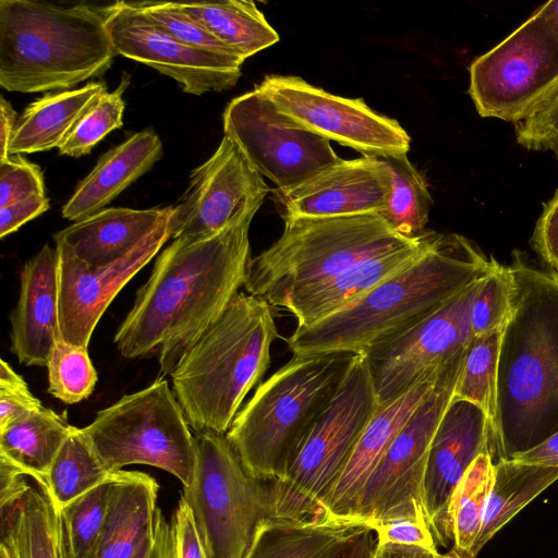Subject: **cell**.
I'll list each match as a JSON object with an SVG mask.
<instances>
[{
  "label": "cell",
  "mask_w": 558,
  "mask_h": 558,
  "mask_svg": "<svg viewBox=\"0 0 558 558\" xmlns=\"http://www.w3.org/2000/svg\"><path fill=\"white\" fill-rule=\"evenodd\" d=\"M256 213L215 233L174 239L161 251L114 333L122 356L157 351V378L171 375L244 286L251 260L248 231Z\"/></svg>",
  "instance_id": "obj_1"
},
{
  "label": "cell",
  "mask_w": 558,
  "mask_h": 558,
  "mask_svg": "<svg viewBox=\"0 0 558 558\" xmlns=\"http://www.w3.org/2000/svg\"><path fill=\"white\" fill-rule=\"evenodd\" d=\"M508 269L512 307L498 360L494 464L558 430V275L519 251Z\"/></svg>",
  "instance_id": "obj_2"
},
{
  "label": "cell",
  "mask_w": 558,
  "mask_h": 558,
  "mask_svg": "<svg viewBox=\"0 0 558 558\" xmlns=\"http://www.w3.org/2000/svg\"><path fill=\"white\" fill-rule=\"evenodd\" d=\"M497 260L457 233H438L414 264L366 295L287 339L294 357L330 353L364 354L378 342L435 312L486 278Z\"/></svg>",
  "instance_id": "obj_3"
},
{
  "label": "cell",
  "mask_w": 558,
  "mask_h": 558,
  "mask_svg": "<svg viewBox=\"0 0 558 558\" xmlns=\"http://www.w3.org/2000/svg\"><path fill=\"white\" fill-rule=\"evenodd\" d=\"M278 337L265 300L238 293L171 373L172 390L195 434L226 435L270 364Z\"/></svg>",
  "instance_id": "obj_4"
},
{
  "label": "cell",
  "mask_w": 558,
  "mask_h": 558,
  "mask_svg": "<svg viewBox=\"0 0 558 558\" xmlns=\"http://www.w3.org/2000/svg\"><path fill=\"white\" fill-rule=\"evenodd\" d=\"M106 7L0 0V86L68 90L105 74L116 54Z\"/></svg>",
  "instance_id": "obj_5"
},
{
  "label": "cell",
  "mask_w": 558,
  "mask_h": 558,
  "mask_svg": "<svg viewBox=\"0 0 558 558\" xmlns=\"http://www.w3.org/2000/svg\"><path fill=\"white\" fill-rule=\"evenodd\" d=\"M353 353L292 357L262 383L226 434L245 470L271 483L338 390Z\"/></svg>",
  "instance_id": "obj_6"
},
{
  "label": "cell",
  "mask_w": 558,
  "mask_h": 558,
  "mask_svg": "<svg viewBox=\"0 0 558 558\" xmlns=\"http://www.w3.org/2000/svg\"><path fill=\"white\" fill-rule=\"evenodd\" d=\"M283 218L281 235L251 258L244 282L248 294L265 300L270 306L361 260L418 239L400 235L380 214Z\"/></svg>",
  "instance_id": "obj_7"
},
{
  "label": "cell",
  "mask_w": 558,
  "mask_h": 558,
  "mask_svg": "<svg viewBox=\"0 0 558 558\" xmlns=\"http://www.w3.org/2000/svg\"><path fill=\"white\" fill-rule=\"evenodd\" d=\"M379 408L368 362L356 354L280 475L267 483L271 517L302 519L319 513L320 501Z\"/></svg>",
  "instance_id": "obj_8"
},
{
  "label": "cell",
  "mask_w": 558,
  "mask_h": 558,
  "mask_svg": "<svg viewBox=\"0 0 558 558\" xmlns=\"http://www.w3.org/2000/svg\"><path fill=\"white\" fill-rule=\"evenodd\" d=\"M82 430L110 473L131 464H146L169 472L183 487L193 481L195 436L165 378L99 410Z\"/></svg>",
  "instance_id": "obj_9"
},
{
  "label": "cell",
  "mask_w": 558,
  "mask_h": 558,
  "mask_svg": "<svg viewBox=\"0 0 558 558\" xmlns=\"http://www.w3.org/2000/svg\"><path fill=\"white\" fill-rule=\"evenodd\" d=\"M196 468L181 496L209 558H245L259 524L271 517L267 483L243 466L226 435L195 434Z\"/></svg>",
  "instance_id": "obj_10"
},
{
  "label": "cell",
  "mask_w": 558,
  "mask_h": 558,
  "mask_svg": "<svg viewBox=\"0 0 558 558\" xmlns=\"http://www.w3.org/2000/svg\"><path fill=\"white\" fill-rule=\"evenodd\" d=\"M466 348L442 367L430 393L387 449L362 492L355 519L368 526L399 515H415L428 522L423 501L428 450L452 400Z\"/></svg>",
  "instance_id": "obj_11"
},
{
  "label": "cell",
  "mask_w": 558,
  "mask_h": 558,
  "mask_svg": "<svg viewBox=\"0 0 558 558\" xmlns=\"http://www.w3.org/2000/svg\"><path fill=\"white\" fill-rule=\"evenodd\" d=\"M222 121L225 136L281 194L341 160L328 140L299 124L256 87L233 98Z\"/></svg>",
  "instance_id": "obj_12"
},
{
  "label": "cell",
  "mask_w": 558,
  "mask_h": 558,
  "mask_svg": "<svg viewBox=\"0 0 558 558\" xmlns=\"http://www.w3.org/2000/svg\"><path fill=\"white\" fill-rule=\"evenodd\" d=\"M481 117L517 123L558 84V45L536 11L470 65Z\"/></svg>",
  "instance_id": "obj_13"
},
{
  "label": "cell",
  "mask_w": 558,
  "mask_h": 558,
  "mask_svg": "<svg viewBox=\"0 0 558 558\" xmlns=\"http://www.w3.org/2000/svg\"><path fill=\"white\" fill-rule=\"evenodd\" d=\"M482 281L363 354L379 407L400 397L468 347L472 340L471 310Z\"/></svg>",
  "instance_id": "obj_14"
},
{
  "label": "cell",
  "mask_w": 558,
  "mask_h": 558,
  "mask_svg": "<svg viewBox=\"0 0 558 558\" xmlns=\"http://www.w3.org/2000/svg\"><path fill=\"white\" fill-rule=\"evenodd\" d=\"M256 88L302 126L363 156L407 155L410 149L411 137L400 123L362 98L337 96L292 75H267Z\"/></svg>",
  "instance_id": "obj_15"
},
{
  "label": "cell",
  "mask_w": 558,
  "mask_h": 558,
  "mask_svg": "<svg viewBox=\"0 0 558 558\" xmlns=\"http://www.w3.org/2000/svg\"><path fill=\"white\" fill-rule=\"evenodd\" d=\"M106 26L116 53L173 78L191 95L233 87L243 60L187 46L161 29L133 2L106 7Z\"/></svg>",
  "instance_id": "obj_16"
},
{
  "label": "cell",
  "mask_w": 558,
  "mask_h": 558,
  "mask_svg": "<svg viewBox=\"0 0 558 558\" xmlns=\"http://www.w3.org/2000/svg\"><path fill=\"white\" fill-rule=\"evenodd\" d=\"M269 191L239 146L223 135L209 159L192 171L184 195L172 207L170 239L215 233L258 211Z\"/></svg>",
  "instance_id": "obj_17"
},
{
  "label": "cell",
  "mask_w": 558,
  "mask_h": 558,
  "mask_svg": "<svg viewBox=\"0 0 558 558\" xmlns=\"http://www.w3.org/2000/svg\"><path fill=\"white\" fill-rule=\"evenodd\" d=\"M484 452L490 453V426L486 414L469 401L452 399L432 439L423 485L424 507L437 544L451 542L448 508L452 494Z\"/></svg>",
  "instance_id": "obj_18"
},
{
  "label": "cell",
  "mask_w": 558,
  "mask_h": 558,
  "mask_svg": "<svg viewBox=\"0 0 558 558\" xmlns=\"http://www.w3.org/2000/svg\"><path fill=\"white\" fill-rule=\"evenodd\" d=\"M169 239L166 227L121 260L101 268H88L57 251L61 338L88 348L93 331L109 304Z\"/></svg>",
  "instance_id": "obj_19"
},
{
  "label": "cell",
  "mask_w": 558,
  "mask_h": 558,
  "mask_svg": "<svg viewBox=\"0 0 558 558\" xmlns=\"http://www.w3.org/2000/svg\"><path fill=\"white\" fill-rule=\"evenodd\" d=\"M390 194V173L374 157L343 160L282 194L283 217L380 214Z\"/></svg>",
  "instance_id": "obj_20"
},
{
  "label": "cell",
  "mask_w": 558,
  "mask_h": 558,
  "mask_svg": "<svg viewBox=\"0 0 558 558\" xmlns=\"http://www.w3.org/2000/svg\"><path fill=\"white\" fill-rule=\"evenodd\" d=\"M59 257L45 244L21 271L20 295L11 312V352L26 366H47L59 325Z\"/></svg>",
  "instance_id": "obj_21"
},
{
  "label": "cell",
  "mask_w": 558,
  "mask_h": 558,
  "mask_svg": "<svg viewBox=\"0 0 558 558\" xmlns=\"http://www.w3.org/2000/svg\"><path fill=\"white\" fill-rule=\"evenodd\" d=\"M444 366L379 408L359 438L341 474L320 501L319 513L355 519L353 514L369 476L402 427L430 393Z\"/></svg>",
  "instance_id": "obj_22"
},
{
  "label": "cell",
  "mask_w": 558,
  "mask_h": 558,
  "mask_svg": "<svg viewBox=\"0 0 558 558\" xmlns=\"http://www.w3.org/2000/svg\"><path fill=\"white\" fill-rule=\"evenodd\" d=\"M437 235L426 231L410 244L361 260L324 282L286 296L277 307L293 314L296 327L311 326L356 302L414 264L430 248Z\"/></svg>",
  "instance_id": "obj_23"
},
{
  "label": "cell",
  "mask_w": 558,
  "mask_h": 558,
  "mask_svg": "<svg viewBox=\"0 0 558 558\" xmlns=\"http://www.w3.org/2000/svg\"><path fill=\"white\" fill-rule=\"evenodd\" d=\"M172 207L105 208L56 232L58 252L88 268L110 266L168 227Z\"/></svg>",
  "instance_id": "obj_24"
},
{
  "label": "cell",
  "mask_w": 558,
  "mask_h": 558,
  "mask_svg": "<svg viewBox=\"0 0 558 558\" xmlns=\"http://www.w3.org/2000/svg\"><path fill=\"white\" fill-rule=\"evenodd\" d=\"M161 156L162 143L153 130L134 133L99 158L63 205L62 217L76 222L105 209Z\"/></svg>",
  "instance_id": "obj_25"
},
{
  "label": "cell",
  "mask_w": 558,
  "mask_h": 558,
  "mask_svg": "<svg viewBox=\"0 0 558 558\" xmlns=\"http://www.w3.org/2000/svg\"><path fill=\"white\" fill-rule=\"evenodd\" d=\"M356 519L325 512L302 519L267 518L245 558H332L365 530Z\"/></svg>",
  "instance_id": "obj_26"
},
{
  "label": "cell",
  "mask_w": 558,
  "mask_h": 558,
  "mask_svg": "<svg viewBox=\"0 0 558 558\" xmlns=\"http://www.w3.org/2000/svg\"><path fill=\"white\" fill-rule=\"evenodd\" d=\"M159 485L142 472L117 471L107 515L92 558H132L154 530Z\"/></svg>",
  "instance_id": "obj_27"
},
{
  "label": "cell",
  "mask_w": 558,
  "mask_h": 558,
  "mask_svg": "<svg viewBox=\"0 0 558 558\" xmlns=\"http://www.w3.org/2000/svg\"><path fill=\"white\" fill-rule=\"evenodd\" d=\"M31 478L20 498L0 507V544L14 558H70L59 508L46 482Z\"/></svg>",
  "instance_id": "obj_28"
},
{
  "label": "cell",
  "mask_w": 558,
  "mask_h": 558,
  "mask_svg": "<svg viewBox=\"0 0 558 558\" xmlns=\"http://www.w3.org/2000/svg\"><path fill=\"white\" fill-rule=\"evenodd\" d=\"M105 93V83L90 82L78 88L49 93L36 99L17 119L9 155L59 148L80 118Z\"/></svg>",
  "instance_id": "obj_29"
},
{
  "label": "cell",
  "mask_w": 558,
  "mask_h": 558,
  "mask_svg": "<svg viewBox=\"0 0 558 558\" xmlns=\"http://www.w3.org/2000/svg\"><path fill=\"white\" fill-rule=\"evenodd\" d=\"M558 480V468L504 460L494 464V481L480 534L469 558L480 550L521 509Z\"/></svg>",
  "instance_id": "obj_30"
},
{
  "label": "cell",
  "mask_w": 558,
  "mask_h": 558,
  "mask_svg": "<svg viewBox=\"0 0 558 558\" xmlns=\"http://www.w3.org/2000/svg\"><path fill=\"white\" fill-rule=\"evenodd\" d=\"M177 3L243 61L279 41L278 33L253 1Z\"/></svg>",
  "instance_id": "obj_31"
},
{
  "label": "cell",
  "mask_w": 558,
  "mask_h": 558,
  "mask_svg": "<svg viewBox=\"0 0 558 558\" xmlns=\"http://www.w3.org/2000/svg\"><path fill=\"white\" fill-rule=\"evenodd\" d=\"M71 426L65 416L44 407L0 432V459L46 482Z\"/></svg>",
  "instance_id": "obj_32"
},
{
  "label": "cell",
  "mask_w": 558,
  "mask_h": 558,
  "mask_svg": "<svg viewBox=\"0 0 558 558\" xmlns=\"http://www.w3.org/2000/svg\"><path fill=\"white\" fill-rule=\"evenodd\" d=\"M390 173V194L380 213L387 223L400 235L416 239L426 233L433 205L423 175L407 155L380 157Z\"/></svg>",
  "instance_id": "obj_33"
},
{
  "label": "cell",
  "mask_w": 558,
  "mask_h": 558,
  "mask_svg": "<svg viewBox=\"0 0 558 558\" xmlns=\"http://www.w3.org/2000/svg\"><path fill=\"white\" fill-rule=\"evenodd\" d=\"M494 481V463L489 452L480 454L452 494L448 508V526L452 551L469 558L484 518Z\"/></svg>",
  "instance_id": "obj_34"
},
{
  "label": "cell",
  "mask_w": 558,
  "mask_h": 558,
  "mask_svg": "<svg viewBox=\"0 0 558 558\" xmlns=\"http://www.w3.org/2000/svg\"><path fill=\"white\" fill-rule=\"evenodd\" d=\"M108 472L94 453L82 428L71 426L58 451L46 484L59 509L104 483Z\"/></svg>",
  "instance_id": "obj_35"
},
{
  "label": "cell",
  "mask_w": 558,
  "mask_h": 558,
  "mask_svg": "<svg viewBox=\"0 0 558 558\" xmlns=\"http://www.w3.org/2000/svg\"><path fill=\"white\" fill-rule=\"evenodd\" d=\"M502 331L470 341L452 399L478 407L487 416L490 434L496 418L497 372Z\"/></svg>",
  "instance_id": "obj_36"
},
{
  "label": "cell",
  "mask_w": 558,
  "mask_h": 558,
  "mask_svg": "<svg viewBox=\"0 0 558 558\" xmlns=\"http://www.w3.org/2000/svg\"><path fill=\"white\" fill-rule=\"evenodd\" d=\"M113 474L100 485L59 509L70 558H92L107 515Z\"/></svg>",
  "instance_id": "obj_37"
},
{
  "label": "cell",
  "mask_w": 558,
  "mask_h": 558,
  "mask_svg": "<svg viewBox=\"0 0 558 558\" xmlns=\"http://www.w3.org/2000/svg\"><path fill=\"white\" fill-rule=\"evenodd\" d=\"M48 392L66 404L90 397L97 384V372L88 348L75 345L60 338L49 356Z\"/></svg>",
  "instance_id": "obj_38"
},
{
  "label": "cell",
  "mask_w": 558,
  "mask_h": 558,
  "mask_svg": "<svg viewBox=\"0 0 558 558\" xmlns=\"http://www.w3.org/2000/svg\"><path fill=\"white\" fill-rule=\"evenodd\" d=\"M128 85L129 80L122 78L113 92L105 93L85 111L58 148L61 155H87L106 135L123 125L125 104L122 95Z\"/></svg>",
  "instance_id": "obj_39"
},
{
  "label": "cell",
  "mask_w": 558,
  "mask_h": 558,
  "mask_svg": "<svg viewBox=\"0 0 558 558\" xmlns=\"http://www.w3.org/2000/svg\"><path fill=\"white\" fill-rule=\"evenodd\" d=\"M512 282L508 266L498 262L483 279L471 310L472 338L502 331L511 315Z\"/></svg>",
  "instance_id": "obj_40"
},
{
  "label": "cell",
  "mask_w": 558,
  "mask_h": 558,
  "mask_svg": "<svg viewBox=\"0 0 558 558\" xmlns=\"http://www.w3.org/2000/svg\"><path fill=\"white\" fill-rule=\"evenodd\" d=\"M133 3L161 29L179 41L196 49L241 59L184 12L177 2L143 1Z\"/></svg>",
  "instance_id": "obj_41"
},
{
  "label": "cell",
  "mask_w": 558,
  "mask_h": 558,
  "mask_svg": "<svg viewBox=\"0 0 558 558\" xmlns=\"http://www.w3.org/2000/svg\"><path fill=\"white\" fill-rule=\"evenodd\" d=\"M517 142L530 150H549L558 162V84L522 120L514 123Z\"/></svg>",
  "instance_id": "obj_42"
},
{
  "label": "cell",
  "mask_w": 558,
  "mask_h": 558,
  "mask_svg": "<svg viewBox=\"0 0 558 558\" xmlns=\"http://www.w3.org/2000/svg\"><path fill=\"white\" fill-rule=\"evenodd\" d=\"M33 195H46L40 168L20 154L0 161V208Z\"/></svg>",
  "instance_id": "obj_43"
},
{
  "label": "cell",
  "mask_w": 558,
  "mask_h": 558,
  "mask_svg": "<svg viewBox=\"0 0 558 558\" xmlns=\"http://www.w3.org/2000/svg\"><path fill=\"white\" fill-rule=\"evenodd\" d=\"M369 527L375 534L377 545H401L438 553L430 526L423 518L399 515L375 521Z\"/></svg>",
  "instance_id": "obj_44"
},
{
  "label": "cell",
  "mask_w": 558,
  "mask_h": 558,
  "mask_svg": "<svg viewBox=\"0 0 558 558\" xmlns=\"http://www.w3.org/2000/svg\"><path fill=\"white\" fill-rule=\"evenodd\" d=\"M531 245L549 270L558 275V189L544 204L535 225Z\"/></svg>",
  "instance_id": "obj_45"
},
{
  "label": "cell",
  "mask_w": 558,
  "mask_h": 558,
  "mask_svg": "<svg viewBox=\"0 0 558 558\" xmlns=\"http://www.w3.org/2000/svg\"><path fill=\"white\" fill-rule=\"evenodd\" d=\"M41 408L44 405L31 392L23 378L15 383L0 384V432Z\"/></svg>",
  "instance_id": "obj_46"
},
{
  "label": "cell",
  "mask_w": 558,
  "mask_h": 558,
  "mask_svg": "<svg viewBox=\"0 0 558 558\" xmlns=\"http://www.w3.org/2000/svg\"><path fill=\"white\" fill-rule=\"evenodd\" d=\"M173 558H209L198 535L191 509L180 497L171 517Z\"/></svg>",
  "instance_id": "obj_47"
},
{
  "label": "cell",
  "mask_w": 558,
  "mask_h": 558,
  "mask_svg": "<svg viewBox=\"0 0 558 558\" xmlns=\"http://www.w3.org/2000/svg\"><path fill=\"white\" fill-rule=\"evenodd\" d=\"M49 208L46 195H33L0 208V238L17 231L24 223L40 216Z\"/></svg>",
  "instance_id": "obj_48"
},
{
  "label": "cell",
  "mask_w": 558,
  "mask_h": 558,
  "mask_svg": "<svg viewBox=\"0 0 558 558\" xmlns=\"http://www.w3.org/2000/svg\"><path fill=\"white\" fill-rule=\"evenodd\" d=\"M132 558H173L171 524L160 509L154 530L143 538Z\"/></svg>",
  "instance_id": "obj_49"
},
{
  "label": "cell",
  "mask_w": 558,
  "mask_h": 558,
  "mask_svg": "<svg viewBox=\"0 0 558 558\" xmlns=\"http://www.w3.org/2000/svg\"><path fill=\"white\" fill-rule=\"evenodd\" d=\"M511 459L529 464L558 468V430L531 449L514 454Z\"/></svg>",
  "instance_id": "obj_50"
},
{
  "label": "cell",
  "mask_w": 558,
  "mask_h": 558,
  "mask_svg": "<svg viewBox=\"0 0 558 558\" xmlns=\"http://www.w3.org/2000/svg\"><path fill=\"white\" fill-rule=\"evenodd\" d=\"M16 112L12 105L0 97V161L9 156V145L16 126Z\"/></svg>",
  "instance_id": "obj_51"
},
{
  "label": "cell",
  "mask_w": 558,
  "mask_h": 558,
  "mask_svg": "<svg viewBox=\"0 0 558 558\" xmlns=\"http://www.w3.org/2000/svg\"><path fill=\"white\" fill-rule=\"evenodd\" d=\"M375 544V534L372 529H367L345 545L332 558H372Z\"/></svg>",
  "instance_id": "obj_52"
},
{
  "label": "cell",
  "mask_w": 558,
  "mask_h": 558,
  "mask_svg": "<svg viewBox=\"0 0 558 558\" xmlns=\"http://www.w3.org/2000/svg\"><path fill=\"white\" fill-rule=\"evenodd\" d=\"M438 554L418 547L375 544L372 558H436Z\"/></svg>",
  "instance_id": "obj_53"
},
{
  "label": "cell",
  "mask_w": 558,
  "mask_h": 558,
  "mask_svg": "<svg viewBox=\"0 0 558 558\" xmlns=\"http://www.w3.org/2000/svg\"><path fill=\"white\" fill-rule=\"evenodd\" d=\"M558 45V0L549 1L535 10Z\"/></svg>",
  "instance_id": "obj_54"
},
{
  "label": "cell",
  "mask_w": 558,
  "mask_h": 558,
  "mask_svg": "<svg viewBox=\"0 0 558 558\" xmlns=\"http://www.w3.org/2000/svg\"><path fill=\"white\" fill-rule=\"evenodd\" d=\"M0 558H14L10 549L3 544H0Z\"/></svg>",
  "instance_id": "obj_55"
},
{
  "label": "cell",
  "mask_w": 558,
  "mask_h": 558,
  "mask_svg": "<svg viewBox=\"0 0 558 558\" xmlns=\"http://www.w3.org/2000/svg\"><path fill=\"white\" fill-rule=\"evenodd\" d=\"M445 558H461L459 555H457L454 551L450 550L448 554L444 555Z\"/></svg>",
  "instance_id": "obj_56"
},
{
  "label": "cell",
  "mask_w": 558,
  "mask_h": 558,
  "mask_svg": "<svg viewBox=\"0 0 558 558\" xmlns=\"http://www.w3.org/2000/svg\"><path fill=\"white\" fill-rule=\"evenodd\" d=\"M436 558H445V557H444V555H442V554H440V553H439V554L436 556Z\"/></svg>",
  "instance_id": "obj_57"
}]
</instances>
